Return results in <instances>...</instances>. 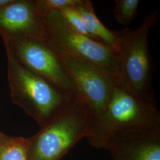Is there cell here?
<instances>
[{"instance_id":"cell-1","label":"cell","mask_w":160,"mask_h":160,"mask_svg":"<svg viewBox=\"0 0 160 160\" xmlns=\"http://www.w3.org/2000/svg\"><path fill=\"white\" fill-rule=\"evenodd\" d=\"M93 115L80 96L72 98L33 137L28 138V160H61L90 134Z\"/></svg>"},{"instance_id":"cell-15","label":"cell","mask_w":160,"mask_h":160,"mask_svg":"<svg viewBox=\"0 0 160 160\" xmlns=\"http://www.w3.org/2000/svg\"><path fill=\"white\" fill-rule=\"evenodd\" d=\"M10 138H11L10 137L7 135L6 134L3 133L2 132L0 131V146L3 143H5L6 141H7Z\"/></svg>"},{"instance_id":"cell-16","label":"cell","mask_w":160,"mask_h":160,"mask_svg":"<svg viewBox=\"0 0 160 160\" xmlns=\"http://www.w3.org/2000/svg\"><path fill=\"white\" fill-rule=\"evenodd\" d=\"M11 0H0V7L8 3Z\"/></svg>"},{"instance_id":"cell-9","label":"cell","mask_w":160,"mask_h":160,"mask_svg":"<svg viewBox=\"0 0 160 160\" xmlns=\"http://www.w3.org/2000/svg\"><path fill=\"white\" fill-rule=\"evenodd\" d=\"M44 34L36 0H11L0 7V34L43 40Z\"/></svg>"},{"instance_id":"cell-3","label":"cell","mask_w":160,"mask_h":160,"mask_svg":"<svg viewBox=\"0 0 160 160\" xmlns=\"http://www.w3.org/2000/svg\"><path fill=\"white\" fill-rule=\"evenodd\" d=\"M158 10L143 19L137 29L118 31V76L126 87L138 97L155 102L152 79L154 64L149 49L150 30L158 22Z\"/></svg>"},{"instance_id":"cell-10","label":"cell","mask_w":160,"mask_h":160,"mask_svg":"<svg viewBox=\"0 0 160 160\" xmlns=\"http://www.w3.org/2000/svg\"><path fill=\"white\" fill-rule=\"evenodd\" d=\"M80 12L89 32L103 43L112 46L118 51L119 43L118 31L108 29L98 19L92 2L89 0H81L74 7Z\"/></svg>"},{"instance_id":"cell-6","label":"cell","mask_w":160,"mask_h":160,"mask_svg":"<svg viewBox=\"0 0 160 160\" xmlns=\"http://www.w3.org/2000/svg\"><path fill=\"white\" fill-rule=\"evenodd\" d=\"M20 63L69 97L79 96L55 53L43 40L0 34Z\"/></svg>"},{"instance_id":"cell-11","label":"cell","mask_w":160,"mask_h":160,"mask_svg":"<svg viewBox=\"0 0 160 160\" xmlns=\"http://www.w3.org/2000/svg\"><path fill=\"white\" fill-rule=\"evenodd\" d=\"M29 139L10 138L0 146V160H28Z\"/></svg>"},{"instance_id":"cell-8","label":"cell","mask_w":160,"mask_h":160,"mask_svg":"<svg viewBox=\"0 0 160 160\" xmlns=\"http://www.w3.org/2000/svg\"><path fill=\"white\" fill-rule=\"evenodd\" d=\"M112 160H160V128H130L114 133L106 146Z\"/></svg>"},{"instance_id":"cell-5","label":"cell","mask_w":160,"mask_h":160,"mask_svg":"<svg viewBox=\"0 0 160 160\" xmlns=\"http://www.w3.org/2000/svg\"><path fill=\"white\" fill-rule=\"evenodd\" d=\"M43 21V40L54 52L90 62L118 75V55L113 48L75 32L59 11L52 12Z\"/></svg>"},{"instance_id":"cell-13","label":"cell","mask_w":160,"mask_h":160,"mask_svg":"<svg viewBox=\"0 0 160 160\" xmlns=\"http://www.w3.org/2000/svg\"><path fill=\"white\" fill-rule=\"evenodd\" d=\"M59 12L66 23L75 32L92 40L100 42L89 32L80 12L74 7H65Z\"/></svg>"},{"instance_id":"cell-14","label":"cell","mask_w":160,"mask_h":160,"mask_svg":"<svg viewBox=\"0 0 160 160\" xmlns=\"http://www.w3.org/2000/svg\"><path fill=\"white\" fill-rule=\"evenodd\" d=\"M81 0H36L37 6L42 18L52 12L61 11L65 7H75Z\"/></svg>"},{"instance_id":"cell-12","label":"cell","mask_w":160,"mask_h":160,"mask_svg":"<svg viewBox=\"0 0 160 160\" xmlns=\"http://www.w3.org/2000/svg\"><path fill=\"white\" fill-rule=\"evenodd\" d=\"M140 0H115L113 13L119 23L127 26L136 17Z\"/></svg>"},{"instance_id":"cell-7","label":"cell","mask_w":160,"mask_h":160,"mask_svg":"<svg viewBox=\"0 0 160 160\" xmlns=\"http://www.w3.org/2000/svg\"><path fill=\"white\" fill-rule=\"evenodd\" d=\"M55 54L93 116L100 113L109 100L119 76L90 62L67 55Z\"/></svg>"},{"instance_id":"cell-4","label":"cell","mask_w":160,"mask_h":160,"mask_svg":"<svg viewBox=\"0 0 160 160\" xmlns=\"http://www.w3.org/2000/svg\"><path fill=\"white\" fill-rule=\"evenodd\" d=\"M3 42L12 101L32 117L41 128L74 97H69L24 67L17 60L8 43Z\"/></svg>"},{"instance_id":"cell-2","label":"cell","mask_w":160,"mask_h":160,"mask_svg":"<svg viewBox=\"0 0 160 160\" xmlns=\"http://www.w3.org/2000/svg\"><path fill=\"white\" fill-rule=\"evenodd\" d=\"M130 128H160V111L156 101L138 97L118 78L106 106L94 116L87 138L92 147L105 149L114 133Z\"/></svg>"}]
</instances>
